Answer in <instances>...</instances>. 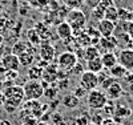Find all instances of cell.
<instances>
[{
  "mask_svg": "<svg viewBox=\"0 0 133 125\" xmlns=\"http://www.w3.org/2000/svg\"><path fill=\"white\" fill-rule=\"evenodd\" d=\"M4 98H5V103H4V109L8 113H14L20 105L21 103L24 101V90L23 87L20 85H9L4 89Z\"/></svg>",
  "mask_w": 133,
  "mask_h": 125,
  "instance_id": "cell-1",
  "label": "cell"
},
{
  "mask_svg": "<svg viewBox=\"0 0 133 125\" xmlns=\"http://www.w3.org/2000/svg\"><path fill=\"white\" fill-rule=\"evenodd\" d=\"M65 21L69 24L73 33H80V31H83L84 27L87 25V16L81 9L75 8V9H71L69 12L66 14Z\"/></svg>",
  "mask_w": 133,
  "mask_h": 125,
  "instance_id": "cell-2",
  "label": "cell"
},
{
  "mask_svg": "<svg viewBox=\"0 0 133 125\" xmlns=\"http://www.w3.org/2000/svg\"><path fill=\"white\" fill-rule=\"evenodd\" d=\"M23 90L27 101H36L44 96V88L41 87L40 81L36 80H27L23 85Z\"/></svg>",
  "mask_w": 133,
  "mask_h": 125,
  "instance_id": "cell-3",
  "label": "cell"
},
{
  "mask_svg": "<svg viewBox=\"0 0 133 125\" xmlns=\"http://www.w3.org/2000/svg\"><path fill=\"white\" fill-rule=\"evenodd\" d=\"M108 103V97L105 95V92L100 89H93L91 92H88L87 95V104L91 109L98 110V109H103Z\"/></svg>",
  "mask_w": 133,
  "mask_h": 125,
  "instance_id": "cell-4",
  "label": "cell"
},
{
  "mask_svg": "<svg viewBox=\"0 0 133 125\" xmlns=\"http://www.w3.org/2000/svg\"><path fill=\"white\" fill-rule=\"evenodd\" d=\"M57 68L60 71H65V72H71L75 65L77 64V55L73 53V52H63L59 57H57Z\"/></svg>",
  "mask_w": 133,
  "mask_h": 125,
  "instance_id": "cell-5",
  "label": "cell"
},
{
  "mask_svg": "<svg viewBox=\"0 0 133 125\" xmlns=\"http://www.w3.org/2000/svg\"><path fill=\"white\" fill-rule=\"evenodd\" d=\"M98 75L89 72V71H85L80 75V87H83L85 90L91 92L93 89H97L98 87Z\"/></svg>",
  "mask_w": 133,
  "mask_h": 125,
  "instance_id": "cell-6",
  "label": "cell"
},
{
  "mask_svg": "<svg viewBox=\"0 0 133 125\" xmlns=\"http://www.w3.org/2000/svg\"><path fill=\"white\" fill-rule=\"evenodd\" d=\"M117 59H118V64L123 65L128 72L133 71V49L125 48L123 51H120Z\"/></svg>",
  "mask_w": 133,
  "mask_h": 125,
  "instance_id": "cell-7",
  "label": "cell"
},
{
  "mask_svg": "<svg viewBox=\"0 0 133 125\" xmlns=\"http://www.w3.org/2000/svg\"><path fill=\"white\" fill-rule=\"evenodd\" d=\"M97 31L100 33L101 37H109V36H113V33L116 31V24L109 20H100L98 24H97Z\"/></svg>",
  "mask_w": 133,
  "mask_h": 125,
  "instance_id": "cell-8",
  "label": "cell"
},
{
  "mask_svg": "<svg viewBox=\"0 0 133 125\" xmlns=\"http://www.w3.org/2000/svg\"><path fill=\"white\" fill-rule=\"evenodd\" d=\"M2 67L5 71H16L20 68V63H19V57L14 53H8L4 55L2 57Z\"/></svg>",
  "mask_w": 133,
  "mask_h": 125,
  "instance_id": "cell-9",
  "label": "cell"
},
{
  "mask_svg": "<svg viewBox=\"0 0 133 125\" xmlns=\"http://www.w3.org/2000/svg\"><path fill=\"white\" fill-rule=\"evenodd\" d=\"M104 90H105L107 97L110 98V100H118L121 96H123V92H124L123 85H121L118 81H113L110 85H108Z\"/></svg>",
  "mask_w": 133,
  "mask_h": 125,
  "instance_id": "cell-10",
  "label": "cell"
},
{
  "mask_svg": "<svg viewBox=\"0 0 133 125\" xmlns=\"http://www.w3.org/2000/svg\"><path fill=\"white\" fill-rule=\"evenodd\" d=\"M39 55H40V57L41 60L44 61H52L53 57H55V48H53V45H51L49 43H43L40 45V48H39Z\"/></svg>",
  "mask_w": 133,
  "mask_h": 125,
  "instance_id": "cell-11",
  "label": "cell"
},
{
  "mask_svg": "<svg viewBox=\"0 0 133 125\" xmlns=\"http://www.w3.org/2000/svg\"><path fill=\"white\" fill-rule=\"evenodd\" d=\"M56 32H57V36L61 39V40H69L73 35V31L72 28L69 27V24L66 21H63L57 25L56 28Z\"/></svg>",
  "mask_w": 133,
  "mask_h": 125,
  "instance_id": "cell-12",
  "label": "cell"
},
{
  "mask_svg": "<svg viewBox=\"0 0 133 125\" xmlns=\"http://www.w3.org/2000/svg\"><path fill=\"white\" fill-rule=\"evenodd\" d=\"M87 69L89 72H93L96 75H98L100 72H103L104 67H103V61H101V55L97 56L95 59H91L87 61Z\"/></svg>",
  "mask_w": 133,
  "mask_h": 125,
  "instance_id": "cell-13",
  "label": "cell"
},
{
  "mask_svg": "<svg viewBox=\"0 0 133 125\" xmlns=\"http://www.w3.org/2000/svg\"><path fill=\"white\" fill-rule=\"evenodd\" d=\"M101 61H103V67L104 69H110L112 67H115L116 64H118V59L113 52H105L101 55Z\"/></svg>",
  "mask_w": 133,
  "mask_h": 125,
  "instance_id": "cell-14",
  "label": "cell"
},
{
  "mask_svg": "<svg viewBox=\"0 0 133 125\" xmlns=\"http://www.w3.org/2000/svg\"><path fill=\"white\" fill-rule=\"evenodd\" d=\"M98 43H100V45L103 47V49H105V52H112V49H115L117 45H118V41H117V37H116V36L101 37ZM105 52H104V53H105Z\"/></svg>",
  "mask_w": 133,
  "mask_h": 125,
  "instance_id": "cell-15",
  "label": "cell"
},
{
  "mask_svg": "<svg viewBox=\"0 0 133 125\" xmlns=\"http://www.w3.org/2000/svg\"><path fill=\"white\" fill-rule=\"evenodd\" d=\"M56 67L57 64L55 65V67H48V68H44V71H43V80H45L47 83H53V81H56L57 80V69H56Z\"/></svg>",
  "mask_w": 133,
  "mask_h": 125,
  "instance_id": "cell-16",
  "label": "cell"
},
{
  "mask_svg": "<svg viewBox=\"0 0 133 125\" xmlns=\"http://www.w3.org/2000/svg\"><path fill=\"white\" fill-rule=\"evenodd\" d=\"M61 103H63V105L65 108H68V109H76L77 107L80 105V98H77L73 93H69V95L64 96Z\"/></svg>",
  "mask_w": 133,
  "mask_h": 125,
  "instance_id": "cell-17",
  "label": "cell"
},
{
  "mask_svg": "<svg viewBox=\"0 0 133 125\" xmlns=\"http://www.w3.org/2000/svg\"><path fill=\"white\" fill-rule=\"evenodd\" d=\"M17 57H19L20 67H31L33 64V61H35V53L29 49L28 52L21 53L20 56H17Z\"/></svg>",
  "mask_w": 133,
  "mask_h": 125,
  "instance_id": "cell-18",
  "label": "cell"
},
{
  "mask_svg": "<svg viewBox=\"0 0 133 125\" xmlns=\"http://www.w3.org/2000/svg\"><path fill=\"white\" fill-rule=\"evenodd\" d=\"M113 115H115V121L120 122L123 119H127V117L132 116V110H130L129 108H127V107L120 105V107H117V108L115 109Z\"/></svg>",
  "mask_w": 133,
  "mask_h": 125,
  "instance_id": "cell-19",
  "label": "cell"
},
{
  "mask_svg": "<svg viewBox=\"0 0 133 125\" xmlns=\"http://www.w3.org/2000/svg\"><path fill=\"white\" fill-rule=\"evenodd\" d=\"M104 19L112 21V23H115V24H116L117 20H118V8L116 5L107 7L105 8V12H104Z\"/></svg>",
  "mask_w": 133,
  "mask_h": 125,
  "instance_id": "cell-20",
  "label": "cell"
},
{
  "mask_svg": "<svg viewBox=\"0 0 133 125\" xmlns=\"http://www.w3.org/2000/svg\"><path fill=\"white\" fill-rule=\"evenodd\" d=\"M108 71H109V76L112 78H124L125 75L128 73V71L125 69L123 65H120V64H116L115 67H112Z\"/></svg>",
  "mask_w": 133,
  "mask_h": 125,
  "instance_id": "cell-21",
  "label": "cell"
},
{
  "mask_svg": "<svg viewBox=\"0 0 133 125\" xmlns=\"http://www.w3.org/2000/svg\"><path fill=\"white\" fill-rule=\"evenodd\" d=\"M29 51V43H25V41H17L14 47H12V52L11 53H14L16 56H20L21 53H24V52H28Z\"/></svg>",
  "mask_w": 133,
  "mask_h": 125,
  "instance_id": "cell-22",
  "label": "cell"
},
{
  "mask_svg": "<svg viewBox=\"0 0 133 125\" xmlns=\"http://www.w3.org/2000/svg\"><path fill=\"white\" fill-rule=\"evenodd\" d=\"M118 20L123 23H132L133 21V12L128 8H118Z\"/></svg>",
  "mask_w": 133,
  "mask_h": 125,
  "instance_id": "cell-23",
  "label": "cell"
},
{
  "mask_svg": "<svg viewBox=\"0 0 133 125\" xmlns=\"http://www.w3.org/2000/svg\"><path fill=\"white\" fill-rule=\"evenodd\" d=\"M84 57L85 60H91V59H95L97 56H100V51H98V47L97 45H89V47L84 48Z\"/></svg>",
  "mask_w": 133,
  "mask_h": 125,
  "instance_id": "cell-24",
  "label": "cell"
},
{
  "mask_svg": "<svg viewBox=\"0 0 133 125\" xmlns=\"http://www.w3.org/2000/svg\"><path fill=\"white\" fill-rule=\"evenodd\" d=\"M43 68L40 67H31L29 69H28V78L29 80H36L39 81L40 78L43 77Z\"/></svg>",
  "mask_w": 133,
  "mask_h": 125,
  "instance_id": "cell-25",
  "label": "cell"
},
{
  "mask_svg": "<svg viewBox=\"0 0 133 125\" xmlns=\"http://www.w3.org/2000/svg\"><path fill=\"white\" fill-rule=\"evenodd\" d=\"M77 43H79V45H81V47L87 48L91 45V36L88 35L87 32H81V33H77Z\"/></svg>",
  "mask_w": 133,
  "mask_h": 125,
  "instance_id": "cell-26",
  "label": "cell"
},
{
  "mask_svg": "<svg viewBox=\"0 0 133 125\" xmlns=\"http://www.w3.org/2000/svg\"><path fill=\"white\" fill-rule=\"evenodd\" d=\"M104 12H105V7H104V5H101V4H100L98 7H96L95 9H92L93 16H95L98 21L104 19Z\"/></svg>",
  "mask_w": 133,
  "mask_h": 125,
  "instance_id": "cell-27",
  "label": "cell"
},
{
  "mask_svg": "<svg viewBox=\"0 0 133 125\" xmlns=\"http://www.w3.org/2000/svg\"><path fill=\"white\" fill-rule=\"evenodd\" d=\"M37 122H39L35 116H32V115H29L25 119H23V125H37Z\"/></svg>",
  "mask_w": 133,
  "mask_h": 125,
  "instance_id": "cell-28",
  "label": "cell"
},
{
  "mask_svg": "<svg viewBox=\"0 0 133 125\" xmlns=\"http://www.w3.org/2000/svg\"><path fill=\"white\" fill-rule=\"evenodd\" d=\"M56 95H57V90L53 89V88H47V89H44V96L48 97V98H51V100H53L55 97H56Z\"/></svg>",
  "mask_w": 133,
  "mask_h": 125,
  "instance_id": "cell-29",
  "label": "cell"
},
{
  "mask_svg": "<svg viewBox=\"0 0 133 125\" xmlns=\"http://www.w3.org/2000/svg\"><path fill=\"white\" fill-rule=\"evenodd\" d=\"M19 76V73L16 72V71H5V80H8V81H12V80H15V78Z\"/></svg>",
  "mask_w": 133,
  "mask_h": 125,
  "instance_id": "cell-30",
  "label": "cell"
},
{
  "mask_svg": "<svg viewBox=\"0 0 133 125\" xmlns=\"http://www.w3.org/2000/svg\"><path fill=\"white\" fill-rule=\"evenodd\" d=\"M84 3L89 7L91 9H95L96 7H98L100 4H101V0H85Z\"/></svg>",
  "mask_w": 133,
  "mask_h": 125,
  "instance_id": "cell-31",
  "label": "cell"
},
{
  "mask_svg": "<svg viewBox=\"0 0 133 125\" xmlns=\"http://www.w3.org/2000/svg\"><path fill=\"white\" fill-rule=\"evenodd\" d=\"M73 95H75L77 98H80V97H83V96H85V95H87V90H85L83 87H77V88L75 89Z\"/></svg>",
  "mask_w": 133,
  "mask_h": 125,
  "instance_id": "cell-32",
  "label": "cell"
},
{
  "mask_svg": "<svg viewBox=\"0 0 133 125\" xmlns=\"http://www.w3.org/2000/svg\"><path fill=\"white\" fill-rule=\"evenodd\" d=\"M84 2H85V0H66V5L77 8V7H79L80 4H83Z\"/></svg>",
  "mask_w": 133,
  "mask_h": 125,
  "instance_id": "cell-33",
  "label": "cell"
},
{
  "mask_svg": "<svg viewBox=\"0 0 133 125\" xmlns=\"http://www.w3.org/2000/svg\"><path fill=\"white\" fill-rule=\"evenodd\" d=\"M127 33L129 35V37L133 40V21L132 23H129L128 24V29H127Z\"/></svg>",
  "mask_w": 133,
  "mask_h": 125,
  "instance_id": "cell-34",
  "label": "cell"
},
{
  "mask_svg": "<svg viewBox=\"0 0 133 125\" xmlns=\"http://www.w3.org/2000/svg\"><path fill=\"white\" fill-rule=\"evenodd\" d=\"M71 72H73L75 75H79L80 72L83 73V67H80L79 64H76V65H75V68H73V69H72Z\"/></svg>",
  "mask_w": 133,
  "mask_h": 125,
  "instance_id": "cell-35",
  "label": "cell"
},
{
  "mask_svg": "<svg viewBox=\"0 0 133 125\" xmlns=\"http://www.w3.org/2000/svg\"><path fill=\"white\" fill-rule=\"evenodd\" d=\"M76 121H77V125H88V124H89L85 117H79Z\"/></svg>",
  "mask_w": 133,
  "mask_h": 125,
  "instance_id": "cell-36",
  "label": "cell"
},
{
  "mask_svg": "<svg viewBox=\"0 0 133 125\" xmlns=\"http://www.w3.org/2000/svg\"><path fill=\"white\" fill-rule=\"evenodd\" d=\"M4 103H5L4 95H3V92H0V107H3V105H4Z\"/></svg>",
  "mask_w": 133,
  "mask_h": 125,
  "instance_id": "cell-37",
  "label": "cell"
},
{
  "mask_svg": "<svg viewBox=\"0 0 133 125\" xmlns=\"http://www.w3.org/2000/svg\"><path fill=\"white\" fill-rule=\"evenodd\" d=\"M0 125H12V124L8 120H0Z\"/></svg>",
  "mask_w": 133,
  "mask_h": 125,
  "instance_id": "cell-38",
  "label": "cell"
},
{
  "mask_svg": "<svg viewBox=\"0 0 133 125\" xmlns=\"http://www.w3.org/2000/svg\"><path fill=\"white\" fill-rule=\"evenodd\" d=\"M88 125H97V124H95V122H89V124H88Z\"/></svg>",
  "mask_w": 133,
  "mask_h": 125,
  "instance_id": "cell-39",
  "label": "cell"
},
{
  "mask_svg": "<svg viewBox=\"0 0 133 125\" xmlns=\"http://www.w3.org/2000/svg\"><path fill=\"white\" fill-rule=\"evenodd\" d=\"M2 11H3V7H2V4H0V12H2Z\"/></svg>",
  "mask_w": 133,
  "mask_h": 125,
  "instance_id": "cell-40",
  "label": "cell"
},
{
  "mask_svg": "<svg viewBox=\"0 0 133 125\" xmlns=\"http://www.w3.org/2000/svg\"><path fill=\"white\" fill-rule=\"evenodd\" d=\"M132 12H133V7H132Z\"/></svg>",
  "mask_w": 133,
  "mask_h": 125,
  "instance_id": "cell-41",
  "label": "cell"
}]
</instances>
